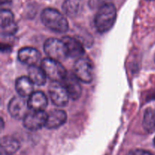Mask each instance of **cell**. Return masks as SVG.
Returning <instances> with one entry per match:
<instances>
[{"instance_id": "7402d4cb", "label": "cell", "mask_w": 155, "mask_h": 155, "mask_svg": "<svg viewBox=\"0 0 155 155\" xmlns=\"http://www.w3.org/2000/svg\"><path fill=\"white\" fill-rule=\"evenodd\" d=\"M12 2V0H1V3L2 5H4V4H9Z\"/></svg>"}, {"instance_id": "7a4b0ae2", "label": "cell", "mask_w": 155, "mask_h": 155, "mask_svg": "<svg viewBox=\"0 0 155 155\" xmlns=\"http://www.w3.org/2000/svg\"><path fill=\"white\" fill-rule=\"evenodd\" d=\"M41 21L47 28L55 33H66L69 28L65 17L59 11L52 8H47L42 11Z\"/></svg>"}, {"instance_id": "5bb4252c", "label": "cell", "mask_w": 155, "mask_h": 155, "mask_svg": "<svg viewBox=\"0 0 155 155\" xmlns=\"http://www.w3.org/2000/svg\"><path fill=\"white\" fill-rule=\"evenodd\" d=\"M28 106L31 110H44L48 105V98L43 92H34L27 100Z\"/></svg>"}, {"instance_id": "5b68a950", "label": "cell", "mask_w": 155, "mask_h": 155, "mask_svg": "<svg viewBox=\"0 0 155 155\" xmlns=\"http://www.w3.org/2000/svg\"><path fill=\"white\" fill-rule=\"evenodd\" d=\"M73 73L82 83L88 84L93 80V65L87 58H78L74 64Z\"/></svg>"}, {"instance_id": "44dd1931", "label": "cell", "mask_w": 155, "mask_h": 155, "mask_svg": "<svg viewBox=\"0 0 155 155\" xmlns=\"http://www.w3.org/2000/svg\"><path fill=\"white\" fill-rule=\"evenodd\" d=\"M127 155H154L150 151L143 149H136L130 151Z\"/></svg>"}, {"instance_id": "6da1fadb", "label": "cell", "mask_w": 155, "mask_h": 155, "mask_svg": "<svg viewBox=\"0 0 155 155\" xmlns=\"http://www.w3.org/2000/svg\"><path fill=\"white\" fill-rule=\"evenodd\" d=\"M116 7L112 2H107L98 9L94 24L97 31L104 33L110 30L116 21Z\"/></svg>"}, {"instance_id": "d6986e66", "label": "cell", "mask_w": 155, "mask_h": 155, "mask_svg": "<svg viewBox=\"0 0 155 155\" xmlns=\"http://www.w3.org/2000/svg\"><path fill=\"white\" fill-rule=\"evenodd\" d=\"M143 127L145 131L151 133L155 130V111L152 108H147L144 114Z\"/></svg>"}, {"instance_id": "9a60e30c", "label": "cell", "mask_w": 155, "mask_h": 155, "mask_svg": "<svg viewBox=\"0 0 155 155\" xmlns=\"http://www.w3.org/2000/svg\"><path fill=\"white\" fill-rule=\"evenodd\" d=\"M34 83L30 78L27 77H21L17 79L15 83V89L18 95L21 97L30 96L33 93Z\"/></svg>"}, {"instance_id": "8992f818", "label": "cell", "mask_w": 155, "mask_h": 155, "mask_svg": "<svg viewBox=\"0 0 155 155\" xmlns=\"http://www.w3.org/2000/svg\"><path fill=\"white\" fill-rule=\"evenodd\" d=\"M48 114L44 110H31L23 119V124L30 131H37L45 127Z\"/></svg>"}, {"instance_id": "7c38bea8", "label": "cell", "mask_w": 155, "mask_h": 155, "mask_svg": "<svg viewBox=\"0 0 155 155\" xmlns=\"http://www.w3.org/2000/svg\"><path fill=\"white\" fill-rule=\"evenodd\" d=\"M68 51V56L73 58H80L84 54L85 50L80 41L71 36H64L62 38Z\"/></svg>"}, {"instance_id": "30bf717a", "label": "cell", "mask_w": 155, "mask_h": 155, "mask_svg": "<svg viewBox=\"0 0 155 155\" xmlns=\"http://www.w3.org/2000/svg\"><path fill=\"white\" fill-rule=\"evenodd\" d=\"M80 82V80L74 75V73H68L63 81L70 98L74 101L79 99L82 94V87Z\"/></svg>"}, {"instance_id": "8fae6325", "label": "cell", "mask_w": 155, "mask_h": 155, "mask_svg": "<svg viewBox=\"0 0 155 155\" xmlns=\"http://www.w3.org/2000/svg\"><path fill=\"white\" fill-rule=\"evenodd\" d=\"M18 58L24 64L33 66L40 61L41 54L37 49L31 47L21 48L18 52Z\"/></svg>"}, {"instance_id": "4fadbf2b", "label": "cell", "mask_w": 155, "mask_h": 155, "mask_svg": "<svg viewBox=\"0 0 155 155\" xmlns=\"http://www.w3.org/2000/svg\"><path fill=\"white\" fill-rule=\"evenodd\" d=\"M66 121L67 114L65 113L64 110L61 109H54L51 110L48 113L45 127L49 130H54L61 127L66 123Z\"/></svg>"}, {"instance_id": "277c9868", "label": "cell", "mask_w": 155, "mask_h": 155, "mask_svg": "<svg viewBox=\"0 0 155 155\" xmlns=\"http://www.w3.org/2000/svg\"><path fill=\"white\" fill-rule=\"evenodd\" d=\"M44 51L49 58L60 62L68 57L64 42L62 39L61 40L56 38H49L46 39L44 43Z\"/></svg>"}, {"instance_id": "603a6c76", "label": "cell", "mask_w": 155, "mask_h": 155, "mask_svg": "<svg viewBox=\"0 0 155 155\" xmlns=\"http://www.w3.org/2000/svg\"><path fill=\"white\" fill-rule=\"evenodd\" d=\"M154 147H155V137H154Z\"/></svg>"}, {"instance_id": "52a82bcc", "label": "cell", "mask_w": 155, "mask_h": 155, "mask_svg": "<svg viewBox=\"0 0 155 155\" xmlns=\"http://www.w3.org/2000/svg\"><path fill=\"white\" fill-rule=\"evenodd\" d=\"M48 94L52 103L57 107H64L68 104L70 96L63 83L52 82L48 88Z\"/></svg>"}, {"instance_id": "2e32d148", "label": "cell", "mask_w": 155, "mask_h": 155, "mask_svg": "<svg viewBox=\"0 0 155 155\" xmlns=\"http://www.w3.org/2000/svg\"><path fill=\"white\" fill-rule=\"evenodd\" d=\"M20 148V142L12 136H5L2 138L0 142V150L2 155H12Z\"/></svg>"}, {"instance_id": "9c48e42d", "label": "cell", "mask_w": 155, "mask_h": 155, "mask_svg": "<svg viewBox=\"0 0 155 155\" xmlns=\"http://www.w3.org/2000/svg\"><path fill=\"white\" fill-rule=\"evenodd\" d=\"M1 34L3 36H9L15 34L18 30V25L15 21L14 15L10 10L2 9L0 17Z\"/></svg>"}, {"instance_id": "e0dca14e", "label": "cell", "mask_w": 155, "mask_h": 155, "mask_svg": "<svg viewBox=\"0 0 155 155\" xmlns=\"http://www.w3.org/2000/svg\"><path fill=\"white\" fill-rule=\"evenodd\" d=\"M83 0H65L62 8L65 15L70 18H75L82 12L83 8Z\"/></svg>"}, {"instance_id": "ac0fdd59", "label": "cell", "mask_w": 155, "mask_h": 155, "mask_svg": "<svg viewBox=\"0 0 155 155\" xmlns=\"http://www.w3.org/2000/svg\"><path fill=\"white\" fill-rule=\"evenodd\" d=\"M28 77L36 86H43L46 83V74L42 68H39L36 65L29 67Z\"/></svg>"}, {"instance_id": "3957f363", "label": "cell", "mask_w": 155, "mask_h": 155, "mask_svg": "<svg viewBox=\"0 0 155 155\" xmlns=\"http://www.w3.org/2000/svg\"><path fill=\"white\" fill-rule=\"evenodd\" d=\"M41 68L43 69L47 77L52 82H63L68 72L58 61L46 58L41 62Z\"/></svg>"}, {"instance_id": "ffe728a7", "label": "cell", "mask_w": 155, "mask_h": 155, "mask_svg": "<svg viewBox=\"0 0 155 155\" xmlns=\"http://www.w3.org/2000/svg\"><path fill=\"white\" fill-rule=\"evenodd\" d=\"M109 2L108 0H89V5L92 8H99L106 3Z\"/></svg>"}, {"instance_id": "cb8c5ba5", "label": "cell", "mask_w": 155, "mask_h": 155, "mask_svg": "<svg viewBox=\"0 0 155 155\" xmlns=\"http://www.w3.org/2000/svg\"><path fill=\"white\" fill-rule=\"evenodd\" d=\"M154 61H155V54H154Z\"/></svg>"}, {"instance_id": "ba28073f", "label": "cell", "mask_w": 155, "mask_h": 155, "mask_svg": "<svg viewBox=\"0 0 155 155\" xmlns=\"http://www.w3.org/2000/svg\"><path fill=\"white\" fill-rule=\"evenodd\" d=\"M8 109L11 116L16 120L24 119L30 110L27 100L20 95L13 97L10 100Z\"/></svg>"}]
</instances>
